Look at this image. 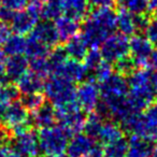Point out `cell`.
Segmentation results:
<instances>
[{
    "mask_svg": "<svg viewBox=\"0 0 157 157\" xmlns=\"http://www.w3.org/2000/svg\"><path fill=\"white\" fill-rule=\"evenodd\" d=\"M123 138H124V130H123V127L118 124V122L103 120L95 140L102 145H105V144L118 141Z\"/></svg>",
    "mask_w": 157,
    "mask_h": 157,
    "instance_id": "obj_17",
    "label": "cell"
},
{
    "mask_svg": "<svg viewBox=\"0 0 157 157\" xmlns=\"http://www.w3.org/2000/svg\"><path fill=\"white\" fill-rule=\"evenodd\" d=\"M82 60H83V63L85 65L88 72H93L102 63L103 59L101 57L100 52H98L96 48H92L90 51H87V53H86V55Z\"/></svg>",
    "mask_w": 157,
    "mask_h": 157,
    "instance_id": "obj_34",
    "label": "cell"
},
{
    "mask_svg": "<svg viewBox=\"0 0 157 157\" xmlns=\"http://www.w3.org/2000/svg\"><path fill=\"white\" fill-rule=\"evenodd\" d=\"M50 50L51 48L46 46L44 43L29 36L28 39H26V48H25L24 54H26L27 58L29 59L41 58V57L48 56Z\"/></svg>",
    "mask_w": 157,
    "mask_h": 157,
    "instance_id": "obj_28",
    "label": "cell"
},
{
    "mask_svg": "<svg viewBox=\"0 0 157 157\" xmlns=\"http://www.w3.org/2000/svg\"><path fill=\"white\" fill-rule=\"evenodd\" d=\"M54 108L59 125L69 133L70 137L83 130L86 117L76 101Z\"/></svg>",
    "mask_w": 157,
    "mask_h": 157,
    "instance_id": "obj_5",
    "label": "cell"
},
{
    "mask_svg": "<svg viewBox=\"0 0 157 157\" xmlns=\"http://www.w3.org/2000/svg\"><path fill=\"white\" fill-rule=\"evenodd\" d=\"M38 157H39V156H38Z\"/></svg>",
    "mask_w": 157,
    "mask_h": 157,
    "instance_id": "obj_54",
    "label": "cell"
},
{
    "mask_svg": "<svg viewBox=\"0 0 157 157\" xmlns=\"http://www.w3.org/2000/svg\"><path fill=\"white\" fill-rule=\"evenodd\" d=\"M152 157H157V143L154 146H152Z\"/></svg>",
    "mask_w": 157,
    "mask_h": 157,
    "instance_id": "obj_50",
    "label": "cell"
},
{
    "mask_svg": "<svg viewBox=\"0 0 157 157\" xmlns=\"http://www.w3.org/2000/svg\"><path fill=\"white\" fill-rule=\"evenodd\" d=\"M140 137L150 142L157 141V103H151L142 111V130Z\"/></svg>",
    "mask_w": 157,
    "mask_h": 157,
    "instance_id": "obj_18",
    "label": "cell"
},
{
    "mask_svg": "<svg viewBox=\"0 0 157 157\" xmlns=\"http://www.w3.org/2000/svg\"><path fill=\"white\" fill-rule=\"evenodd\" d=\"M75 101L83 112H95L100 103V90L94 80L81 82L75 88Z\"/></svg>",
    "mask_w": 157,
    "mask_h": 157,
    "instance_id": "obj_9",
    "label": "cell"
},
{
    "mask_svg": "<svg viewBox=\"0 0 157 157\" xmlns=\"http://www.w3.org/2000/svg\"><path fill=\"white\" fill-rule=\"evenodd\" d=\"M0 122L3 125L6 130L10 131L12 135L30 127L29 112L22 105V102L16 100L11 102L6 108L2 116L0 118Z\"/></svg>",
    "mask_w": 157,
    "mask_h": 157,
    "instance_id": "obj_6",
    "label": "cell"
},
{
    "mask_svg": "<svg viewBox=\"0 0 157 157\" xmlns=\"http://www.w3.org/2000/svg\"><path fill=\"white\" fill-rule=\"evenodd\" d=\"M29 63V67L30 70L35 73L39 74L40 76L44 78L46 75H50V67H48V63L46 57H41V58H33L30 59Z\"/></svg>",
    "mask_w": 157,
    "mask_h": 157,
    "instance_id": "obj_36",
    "label": "cell"
},
{
    "mask_svg": "<svg viewBox=\"0 0 157 157\" xmlns=\"http://www.w3.org/2000/svg\"><path fill=\"white\" fill-rule=\"evenodd\" d=\"M151 86H152L154 98L157 99V71L151 72Z\"/></svg>",
    "mask_w": 157,
    "mask_h": 157,
    "instance_id": "obj_45",
    "label": "cell"
},
{
    "mask_svg": "<svg viewBox=\"0 0 157 157\" xmlns=\"http://www.w3.org/2000/svg\"><path fill=\"white\" fill-rule=\"evenodd\" d=\"M28 1L29 0H0V3L13 11H20L27 7Z\"/></svg>",
    "mask_w": 157,
    "mask_h": 157,
    "instance_id": "obj_40",
    "label": "cell"
},
{
    "mask_svg": "<svg viewBox=\"0 0 157 157\" xmlns=\"http://www.w3.org/2000/svg\"><path fill=\"white\" fill-rule=\"evenodd\" d=\"M147 10L155 18H157V0H148Z\"/></svg>",
    "mask_w": 157,
    "mask_h": 157,
    "instance_id": "obj_47",
    "label": "cell"
},
{
    "mask_svg": "<svg viewBox=\"0 0 157 157\" xmlns=\"http://www.w3.org/2000/svg\"><path fill=\"white\" fill-rule=\"evenodd\" d=\"M63 51H65L66 55L69 58L82 60L84 58V56L86 55V53H87L88 46L83 40V38L75 36V37L66 41V45Z\"/></svg>",
    "mask_w": 157,
    "mask_h": 157,
    "instance_id": "obj_25",
    "label": "cell"
},
{
    "mask_svg": "<svg viewBox=\"0 0 157 157\" xmlns=\"http://www.w3.org/2000/svg\"><path fill=\"white\" fill-rule=\"evenodd\" d=\"M18 90L14 85H3L0 90V118L2 116L6 108L11 102L15 101L18 97Z\"/></svg>",
    "mask_w": 157,
    "mask_h": 157,
    "instance_id": "obj_30",
    "label": "cell"
},
{
    "mask_svg": "<svg viewBox=\"0 0 157 157\" xmlns=\"http://www.w3.org/2000/svg\"><path fill=\"white\" fill-rule=\"evenodd\" d=\"M128 95L127 99L137 112H142L152 103L154 99L152 86H151V71L145 68L135 69L127 78Z\"/></svg>",
    "mask_w": 157,
    "mask_h": 157,
    "instance_id": "obj_2",
    "label": "cell"
},
{
    "mask_svg": "<svg viewBox=\"0 0 157 157\" xmlns=\"http://www.w3.org/2000/svg\"><path fill=\"white\" fill-rule=\"evenodd\" d=\"M10 143L26 157H38L40 154L38 133L30 127L12 135Z\"/></svg>",
    "mask_w": 157,
    "mask_h": 157,
    "instance_id": "obj_11",
    "label": "cell"
},
{
    "mask_svg": "<svg viewBox=\"0 0 157 157\" xmlns=\"http://www.w3.org/2000/svg\"><path fill=\"white\" fill-rule=\"evenodd\" d=\"M122 10L128 11L136 15L145 14L147 11L148 1L147 0H116Z\"/></svg>",
    "mask_w": 157,
    "mask_h": 157,
    "instance_id": "obj_31",
    "label": "cell"
},
{
    "mask_svg": "<svg viewBox=\"0 0 157 157\" xmlns=\"http://www.w3.org/2000/svg\"><path fill=\"white\" fill-rule=\"evenodd\" d=\"M127 143V157H152V144L148 140L131 133Z\"/></svg>",
    "mask_w": 157,
    "mask_h": 157,
    "instance_id": "obj_23",
    "label": "cell"
},
{
    "mask_svg": "<svg viewBox=\"0 0 157 157\" xmlns=\"http://www.w3.org/2000/svg\"><path fill=\"white\" fill-rule=\"evenodd\" d=\"M0 6H1V3H0Z\"/></svg>",
    "mask_w": 157,
    "mask_h": 157,
    "instance_id": "obj_53",
    "label": "cell"
},
{
    "mask_svg": "<svg viewBox=\"0 0 157 157\" xmlns=\"http://www.w3.org/2000/svg\"><path fill=\"white\" fill-rule=\"evenodd\" d=\"M144 31H145V37L150 40L151 43L157 46V18L150 21Z\"/></svg>",
    "mask_w": 157,
    "mask_h": 157,
    "instance_id": "obj_38",
    "label": "cell"
},
{
    "mask_svg": "<svg viewBox=\"0 0 157 157\" xmlns=\"http://www.w3.org/2000/svg\"><path fill=\"white\" fill-rule=\"evenodd\" d=\"M53 74L63 76V78L72 83H76V82H83L87 78L90 72L81 60H76V59L68 57Z\"/></svg>",
    "mask_w": 157,
    "mask_h": 157,
    "instance_id": "obj_14",
    "label": "cell"
},
{
    "mask_svg": "<svg viewBox=\"0 0 157 157\" xmlns=\"http://www.w3.org/2000/svg\"><path fill=\"white\" fill-rule=\"evenodd\" d=\"M0 157H26L17 151L10 142L3 144L0 147Z\"/></svg>",
    "mask_w": 157,
    "mask_h": 157,
    "instance_id": "obj_39",
    "label": "cell"
},
{
    "mask_svg": "<svg viewBox=\"0 0 157 157\" xmlns=\"http://www.w3.org/2000/svg\"><path fill=\"white\" fill-rule=\"evenodd\" d=\"M88 6L94 9H101V8H111L116 0H87Z\"/></svg>",
    "mask_w": 157,
    "mask_h": 157,
    "instance_id": "obj_42",
    "label": "cell"
},
{
    "mask_svg": "<svg viewBox=\"0 0 157 157\" xmlns=\"http://www.w3.org/2000/svg\"><path fill=\"white\" fill-rule=\"evenodd\" d=\"M99 48L102 59L109 63H116L129 54V41L121 33H112Z\"/></svg>",
    "mask_w": 157,
    "mask_h": 157,
    "instance_id": "obj_7",
    "label": "cell"
},
{
    "mask_svg": "<svg viewBox=\"0 0 157 157\" xmlns=\"http://www.w3.org/2000/svg\"><path fill=\"white\" fill-rule=\"evenodd\" d=\"M6 61H7V55L5 54L3 51L0 50V78L5 74Z\"/></svg>",
    "mask_w": 157,
    "mask_h": 157,
    "instance_id": "obj_46",
    "label": "cell"
},
{
    "mask_svg": "<svg viewBox=\"0 0 157 157\" xmlns=\"http://www.w3.org/2000/svg\"><path fill=\"white\" fill-rule=\"evenodd\" d=\"M115 65V68L117 70V73L123 74V75H128L130 74L133 70L136 69V65L132 61V59L130 57H125V58L121 59L120 61H117Z\"/></svg>",
    "mask_w": 157,
    "mask_h": 157,
    "instance_id": "obj_37",
    "label": "cell"
},
{
    "mask_svg": "<svg viewBox=\"0 0 157 157\" xmlns=\"http://www.w3.org/2000/svg\"><path fill=\"white\" fill-rule=\"evenodd\" d=\"M148 65H150L155 71H157V50L153 51L152 55H151L150 59H148Z\"/></svg>",
    "mask_w": 157,
    "mask_h": 157,
    "instance_id": "obj_48",
    "label": "cell"
},
{
    "mask_svg": "<svg viewBox=\"0 0 157 157\" xmlns=\"http://www.w3.org/2000/svg\"><path fill=\"white\" fill-rule=\"evenodd\" d=\"M63 13L61 0H43L40 16L45 21H56Z\"/></svg>",
    "mask_w": 157,
    "mask_h": 157,
    "instance_id": "obj_27",
    "label": "cell"
},
{
    "mask_svg": "<svg viewBox=\"0 0 157 157\" xmlns=\"http://www.w3.org/2000/svg\"><path fill=\"white\" fill-rule=\"evenodd\" d=\"M148 22L150 20L146 17L145 14L136 15L125 10H121L116 13V29L125 37L133 36L137 31L144 30Z\"/></svg>",
    "mask_w": 157,
    "mask_h": 157,
    "instance_id": "obj_10",
    "label": "cell"
},
{
    "mask_svg": "<svg viewBox=\"0 0 157 157\" xmlns=\"http://www.w3.org/2000/svg\"><path fill=\"white\" fill-rule=\"evenodd\" d=\"M153 44L150 40L143 35H133L129 41V53L131 54L130 58L135 63L136 67L145 68L148 66V59L152 55Z\"/></svg>",
    "mask_w": 157,
    "mask_h": 157,
    "instance_id": "obj_13",
    "label": "cell"
},
{
    "mask_svg": "<svg viewBox=\"0 0 157 157\" xmlns=\"http://www.w3.org/2000/svg\"><path fill=\"white\" fill-rule=\"evenodd\" d=\"M100 102L108 103L124 99L128 95V83L125 75L113 73L109 78L100 83Z\"/></svg>",
    "mask_w": 157,
    "mask_h": 157,
    "instance_id": "obj_8",
    "label": "cell"
},
{
    "mask_svg": "<svg viewBox=\"0 0 157 157\" xmlns=\"http://www.w3.org/2000/svg\"><path fill=\"white\" fill-rule=\"evenodd\" d=\"M128 143L125 138L103 145V157H127Z\"/></svg>",
    "mask_w": 157,
    "mask_h": 157,
    "instance_id": "obj_29",
    "label": "cell"
},
{
    "mask_svg": "<svg viewBox=\"0 0 157 157\" xmlns=\"http://www.w3.org/2000/svg\"><path fill=\"white\" fill-rule=\"evenodd\" d=\"M113 73H114V70H113V67H112V63H109L103 60L102 63L93 71L94 81L98 82V83L100 84V83H102L103 81H105L107 78H109Z\"/></svg>",
    "mask_w": 157,
    "mask_h": 157,
    "instance_id": "obj_35",
    "label": "cell"
},
{
    "mask_svg": "<svg viewBox=\"0 0 157 157\" xmlns=\"http://www.w3.org/2000/svg\"><path fill=\"white\" fill-rule=\"evenodd\" d=\"M63 13L74 20H82L88 12L87 0H61Z\"/></svg>",
    "mask_w": 157,
    "mask_h": 157,
    "instance_id": "obj_24",
    "label": "cell"
},
{
    "mask_svg": "<svg viewBox=\"0 0 157 157\" xmlns=\"http://www.w3.org/2000/svg\"><path fill=\"white\" fill-rule=\"evenodd\" d=\"M40 18V10L27 6L25 9L15 11L13 18L10 22L12 30L18 35L30 33Z\"/></svg>",
    "mask_w": 157,
    "mask_h": 157,
    "instance_id": "obj_12",
    "label": "cell"
},
{
    "mask_svg": "<svg viewBox=\"0 0 157 157\" xmlns=\"http://www.w3.org/2000/svg\"><path fill=\"white\" fill-rule=\"evenodd\" d=\"M16 83H17L16 88L23 95L40 93L43 90V85H44L43 78L40 76L39 74L33 72L31 70L30 71L27 70L16 81Z\"/></svg>",
    "mask_w": 157,
    "mask_h": 157,
    "instance_id": "obj_19",
    "label": "cell"
},
{
    "mask_svg": "<svg viewBox=\"0 0 157 157\" xmlns=\"http://www.w3.org/2000/svg\"><path fill=\"white\" fill-rule=\"evenodd\" d=\"M15 11L5 7V6H0V23H5L9 24L13 18V15Z\"/></svg>",
    "mask_w": 157,
    "mask_h": 157,
    "instance_id": "obj_41",
    "label": "cell"
},
{
    "mask_svg": "<svg viewBox=\"0 0 157 157\" xmlns=\"http://www.w3.org/2000/svg\"><path fill=\"white\" fill-rule=\"evenodd\" d=\"M116 29V13L111 8L95 9L82 26V36L88 48H97Z\"/></svg>",
    "mask_w": 157,
    "mask_h": 157,
    "instance_id": "obj_1",
    "label": "cell"
},
{
    "mask_svg": "<svg viewBox=\"0 0 157 157\" xmlns=\"http://www.w3.org/2000/svg\"><path fill=\"white\" fill-rule=\"evenodd\" d=\"M3 86V81L1 80V78H0V90H1V87Z\"/></svg>",
    "mask_w": 157,
    "mask_h": 157,
    "instance_id": "obj_52",
    "label": "cell"
},
{
    "mask_svg": "<svg viewBox=\"0 0 157 157\" xmlns=\"http://www.w3.org/2000/svg\"><path fill=\"white\" fill-rule=\"evenodd\" d=\"M54 157H68V156H67V154L65 153V154H61V155H58V156H54Z\"/></svg>",
    "mask_w": 157,
    "mask_h": 157,
    "instance_id": "obj_51",
    "label": "cell"
},
{
    "mask_svg": "<svg viewBox=\"0 0 157 157\" xmlns=\"http://www.w3.org/2000/svg\"><path fill=\"white\" fill-rule=\"evenodd\" d=\"M70 135L60 126H53L41 128L38 132L40 153L45 157H54L65 154Z\"/></svg>",
    "mask_w": 157,
    "mask_h": 157,
    "instance_id": "obj_3",
    "label": "cell"
},
{
    "mask_svg": "<svg viewBox=\"0 0 157 157\" xmlns=\"http://www.w3.org/2000/svg\"><path fill=\"white\" fill-rule=\"evenodd\" d=\"M31 122L39 129L46 128V127L55 125V123L57 122V115L55 108L53 107V105L43 103L39 109L33 112Z\"/></svg>",
    "mask_w": 157,
    "mask_h": 157,
    "instance_id": "obj_22",
    "label": "cell"
},
{
    "mask_svg": "<svg viewBox=\"0 0 157 157\" xmlns=\"http://www.w3.org/2000/svg\"><path fill=\"white\" fill-rule=\"evenodd\" d=\"M30 36L35 39L39 40L42 43H44L50 48L56 46L59 42V38L57 35L55 25L51 21L43 20L42 22H38L35 28L31 30Z\"/></svg>",
    "mask_w": 157,
    "mask_h": 157,
    "instance_id": "obj_16",
    "label": "cell"
},
{
    "mask_svg": "<svg viewBox=\"0 0 157 157\" xmlns=\"http://www.w3.org/2000/svg\"><path fill=\"white\" fill-rule=\"evenodd\" d=\"M22 105L26 108L28 112H35L37 109H39L43 103H45V97L41 93H35V94L23 95Z\"/></svg>",
    "mask_w": 157,
    "mask_h": 157,
    "instance_id": "obj_32",
    "label": "cell"
},
{
    "mask_svg": "<svg viewBox=\"0 0 157 157\" xmlns=\"http://www.w3.org/2000/svg\"><path fill=\"white\" fill-rule=\"evenodd\" d=\"M67 58H68V56L66 55L63 48H55L52 52L50 51L48 55L46 56V59H48L51 74L54 73V72L59 68V66H60ZM51 74H50V75H51Z\"/></svg>",
    "mask_w": 157,
    "mask_h": 157,
    "instance_id": "obj_33",
    "label": "cell"
},
{
    "mask_svg": "<svg viewBox=\"0 0 157 157\" xmlns=\"http://www.w3.org/2000/svg\"><path fill=\"white\" fill-rule=\"evenodd\" d=\"M3 52L8 56H16V55H23L26 48V39L24 36L18 35H10L9 38L6 40L2 45Z\"/></svg>",
    "mask_w": 157,
    "mask_h": 157,
    "instance_id": "obj_26",
    "label": "cell"
},
{
    "mask_svg": "<svg viewBox=\"0 0 157 157\" xmlns=\"http://www.w3.org/2000/svg\"><path fill=\"white\" fill-rule=\"evenodd\" d=\"M8 142V132L6 129L0 128V147Z\"/></svg>",
    "mask_w": 157,
    "mask_h": 157,
    "instance_id": "obj_49",
    "label": "cell"
},
{
    "mask_svg": "<svg viewBox=\"0 0 157 157\" xmlns=\"http://www.w3.org/2000/svg\"><path fill=\"white\" fill-rule=\"evenodd\" d=\"M44 97L51 101L53 107L67 105L75 101V86L63 76L52 74L44 82Z\"/></svg>",
    "mask_w": 157,
    "mask_h": 157,
    "instance_id": "obj_4",
    "label": "cell"
},
{
    "mask_svg": "<svg viewBox=\"0 0 157 157\" xmlns=\"http://www.w3.org/2000/svg\"><path fill=\"white\" fill-rule=\"evenodd\" d=\"M87 157H103V145L96 142Z\"/></svg>",
    "mask_w": 157,
    "mask_h": 157,
    "instance_id": "obj_44",
    "label": "cell"
},
{
    "mask_svg": "<svg viewBox=\"0 0 157 157\" xmlns=\"http://www.w3.org/2000/svg\"><path fill=\"white\" fill-rule=\"evenodd\" d=\"M66 148V154L68 157H87L90 150L96 143V140L86 133L78 132L71 136Z\"/></svg>",
    "mask_w": 157,
    "mask_h": 157,
    "instance_id": "obj_15",
    "label": "cell"
},
{
    "mask_svg": "<svg viewBox=\"0 0 157 157\" xmlns=\"http://www.w3.org/2000/svg\"><path fill=\"white\" fill-rule=\"evenodd\" d=\"M10 35H11V29H10L9 25L5 24V23H0V48L3 45V43L9 38Z\"/></svg>",
    "mask_w": 157,
    "mask_h": 157,
    "instance_id": "obj_43",
    "label": "cell"
},
{
    "mask_svg": "<svg viewBox=\"0 0 157 157\" xmlns=\"http://www.w3.org/2000/svg\"><path fill=\"white\" fill-rule=\"evenodd\" d=\"M56 28L57 35H58L59 41H68L71 38L75 37L81 29L78 20L70 17L68 15H61L54 23Z\"/></svg>",
    "mask_w": 157,
    "mask_h": 157,
    "instance_id": "obj_21",
    "label": "cell"
},
{
    "mask_svg": "<svg viewBox=\"0 0 157 157\" xmlns=\"http://www.w3.org/2000/svg\"><path fill=\"white\" fill-rule=\"evenodd\" d=\"M29 63L26 57L23 55H16V56H9L6 61L5 74L8 81L16 82L25 72L28 70Z\"/></svg>",
    "mask_w": 157,
    "mask_h": 157,
    "instance_id": "obj_20",
    "label": "cell"
}]
</instances>
